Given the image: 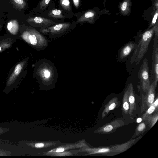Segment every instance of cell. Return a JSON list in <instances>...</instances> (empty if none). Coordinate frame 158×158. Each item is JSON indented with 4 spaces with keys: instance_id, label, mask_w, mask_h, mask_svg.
<instances>
[{
    "instance_id": "12",
    "label": "cell",
    "mask_w": 158,
    "mask_h": 158,
    "mask_svg": "<svg viewBox=\"0 0 158 158\" xmlns=\"http://www.w3.org/2000/svg\"><path fill=\"white\" fill-rule=\"evenodd\" d=\"M88 154H97L106 156H114L118 154L117 152L110 146L101 147L88 149Z\"/></svg>"
},
{
    "instance_id": "27",
    "label": "cell",
    "mask_w": 158,
    "mask_h": 158,
    "mask_svg": "<svg viewBox=\"0 0 158 158\" xmlns=\"http://www.w3.org/2000/svg\"><path fill=\"white\" fill-rule=\"evenodd\" d=\"M11 153L8 151L0 150V156H10Z\"/></svg>"
},
{
    "instance_id": "18",
    "label": "cell",
    "mask_w": 158,
    "mask_h": 158,
    "mask_svg": "<svg viewBox=\"0 0 158 158\" xmlns=\"http://www.w3.org/2000/svg\"><path fill=\"white\" fill-rule=\"evenodd\" d=\"M148 129H149V127L148 123L145 120H142V122L137 126L134 135L130 139H133L142 135L148 130Z\"/></svg>"
},
{
    "instance_id": "9",
    "label": "cell",
    "mask_w": 158,
    "mask_h": 158,
    "mask_svg": "<svg viewBox=\"0 0 158 158\" xmlns=\"http://www.w3.org/2000/svg\"><path fill=\"white\" fill-rule=\"evenodd\" d=\"M26 21L31 27H39L40 28H46L59 23L47 18L39 16L30 17Z\"/></svg>"
},
{
    "instance_id": "14",
    "label": "cell",
    "mask_w": 158,
    "mask_h": 158,
    "mask_svg": "<svg viewBox=\"0 0 158 158\" xmlns=\"http://www.w3.org/2000/svg\"><path fill=\"white\" fill-rule=\"evenodd\" d=\"M120 102L118 98L114 97L110 100L104 106L102 114V119L104 118L111 110L119 107Z\"/></svg>"
},
{
    "instance_id": "19",
    "label": "cell",
    "mask_w": 158,
    "mask_h": 158,
    "mask_svg": "<svg viewBox=\"0 0 158 158\" xmlns=\"http://www.w3.org/2000/svg\"><path fill=\"white\" fill-rule=\"evenodd\" d=\"M48 17L56 19H64L68 18V13L63 10L54 8L49 10L47 13Z\"/></svg>"
},
{
    "instance_id": "4",
    "label": "cell",
    "mask_w": 158,
    "mask_h": 158,
    "mask_svg": "<svg viewBox=\"0 0 158 158\" xmlns=\"http://www.w3.org/2000/svg\"><path fill=\"white\" fill-rule=\"evenodd\" d=\"M77 24L76 22L58 23L46 28H40V32L43 35L47 36L50 39L61 37L71 31Z\"/></svg>"
},
{
    "instance_id": "7",
    "label": "cell",
    "mask_w": 158,
    "mask_h": 158,
    "mask_svg": "<svg viewBox=\"0 0 158 158\" xmlns=\"http://www.w3.org/2000/svg\"><path fill=\"white\" fill-rule=\"evenodd\" d=\"M138 77L140 80L138 87L147 93L151 85L149 75V67L147 59L145 58L138 72Z\"/></svg>"
},
{
    "instance_id": "15",
    "label": "cell",
    "mask_w": 158,
    "mask_h": 158,
    "mask_svg": "<svg viewBox=\"0 0 158 158\" xmlns=\"http://www.w3.org/2000/svg\"><path fill=\"white\" fill-rule=\"evenodd\" d=\"M17 37L5 36L0 38V53L10 48L16 41Z\"/></svg>"
},
{
    "instance_id": "24",
    "label": "cell",
    "mask_w": 158,
    "mask_h": 158,
    "mask_svg": "<svg viewBox=\"0 0 158 158\" xmlns=\"http://www.w3.org/2000/svg\"><path fill=\"white\" fill-rule=\"evenodd\" d=\"M10 2L17 9L21 10L26 6V2L24 0H10Z\"/></svg>"
},
{
    "instance_id": "17",
    "label": "cell",
    "mask_w": 158,
    "mask_h": 158,
    "mask_svg": "<svg viewBox=\"0 0 158 158\" xmlns=\"http://www.w3.org/2000/svg\"><path fill=\"white\" fill-rule=\"evenodd\" d=\"M136 45V43L131 41L126 44L120 52L119 58L123 59L127 57L134 50Z\"/></svg>"
},
{
    "instance_id": "34",
    "label": "cell",
    "mask_w": 158,
    "mask_h": 158,
    "mask_svg": "<svg viewBox=\"0 0 158 158\" xmlns=\"http://www.w3.org/2000/svg\"><path fill=\"white\" fill-rule=\"evenodd\" d=\"M35 146L38 148H42L44 146V144L43 143H37L35 144Z\"/></svg>"
},
{
    "instance_id": "13",
    "label": "cell",
    "mask_w": 158,
    "mask_h": 158,
    "mask_svg": "<svg viewBox=\"0 0 158 158\" xmlns=\"http://www.w3.org/2000/svg\"><path fill=\"white\" fill-rule=\"evenodd\" d=\"M142 137V136L140 135L137 138L130 139L125 143L119 144L112 145L110 146L117 152L118 154L128 149L138 141Z\"/></svg>"
},
{
    "instance_id": "28",
    "label": "cell",
    "mask_w": 158,
    "mask_h": 158,
    "mask_svg": "<svg viewBox=\"0 0 158 158\" xmlns=\"http://www.w3.org/2000/svg\"><path fill=\"white\" fill-rule=\"evenodd\" d=\"M128 5V2L126 1L124 2L122 4L121 7V10L123 12H124L125 11L127 8Z\"/></svg>"
},
{
    "instance_id": "5",
    "label": "cell",
    "mask_w": 158,
    "mask_h": 158,
    "mask_svg": "<svg viewBox=\"0 0 158 158\" xmlns=\"http://www.w3.org/2000/svg\"><path fill=\"white\" fill-rule=\"evenodd\" d=\"M27 57L18 62L14 67L12 72L7 78L4 92L7 94L15 86L17 81L25 73V69L28 61Z\"/></svg>"
},
{
    "instance_id": "1",
    "label": "cell",
    "mask_w": 158,
    "mask_h": 158,
    "mask_svg": "<svg viewBox=\"0 0 158 158\" xmlns=\"http://www.w3.org/2000/svg\"><path fill=\"white\" fill-rule=\"evenodd\" d=\"M33 76L40 86L48 87L55 85L58 75L53 63L47 59H41L35 64Z\"/></svg>"
},
{
    "instance_id": "11",
    "label": "cell",
    "mask_w": 158,
    "mask_h": 158,
    "mask_svg": "<svg viewBox=\"0 0 158 158\" xmlns=\"http://www.w3.org/2000/svg\"><path fill=\"white\" fill-rule=\"evenodd\" d=\"M96 13L93 10H89L81 12L76 15L77 24L79 23L82 24L85 22H87L90 23H93L94 22Z\"/></svg>"
},
{
    "instance_id": "2",
    "label": "cell",
    "mask_w": 158,
    "mask_h": 158,
    "mask_svg": "<svg viewBox=\"0 0 158 158\" xmlns=\"http://www.w3.org/2000/svg\"><path fill=\"white\" fill-rule=\"evenodd\" d=\"M19 38L37 51H42L48 47L49 40L35 28L25 26L21 28Z\"/></svg>"
},
{
    "instance_id": "30",
    "label": "cell",
    "mask_w": 158,
    "mask_h": 158,
    "mask_svg": "<svg viewBox=\"0 0 158 158\" xmlns=\"http://www.w3.org/2000/svg\"><path fill=\"white\" fill-rule=\"evenodd\" d=\"M9 130L10 129L8 128H4L0 127V135L4 134Z\"/></svg>"
},
{
    "instance_id": "33",
    "label": "cell",
    "mask_w": 158,
    "mask_h": 158,
    "mask_svg": "<svg viewBox=\"0 0 158 158\" xmlns=\"http://www.w3.org/2000/svg\"><path fill=\"white\" fill-rule=\"evenodd\" d=\"M64 150V149L63 148L60 147L57 148L56 151V152H61Z\"/></svg>"
},
{
    "instance_id": "26",
    "label": "cell",
    "mask_w": 158,
    "mask_h": 158,
    "mask_svg": "<svg viewBox=\"0 0 158 158\" xmlns=\"http://www.w3.org/2000/svg\"><path fill=\"white\" fill-rule=\"evenodd\" d=\"M51 0H41L40 3V9L42 10H44L48 6Z\"/></svg>"
},
{
    "instance_id": "10",
    "label": "cell",
    "mask_w": 158,
    "mask_h": 158,
    "mask_svg": "<svg viewBox=\"0 0 158 158\" xmlns=\"http://www.w3.org/2000/svg\"><path fill=\"white\" fill-rule=\"evenodd\" d=\"M129 116L130 118L133 119L135 116L136 115L137 111L138 109L137 100L136 99V94L135 92L133 85L132 83L129 84Z\"/></svg>"
},
{
    "instance_id": "6",
    "label": "cell",
    "mask_w": 158,
    "mask_h": 158,
    "mask_svg": "<svg viewBox=\"0 0 158 158\" xmlns=\"http://www.w3.org/2000/svg\"><path fill=\"white\" fill-rule=\"evenodd\" d=\"M134 119L123 117L118 118L96 129L94 132L100 134H108L116 131L121 127L135 122Z\"/></svg>"
},
{
    "instance_id": "35",
    "label": "cell",
    "mask_w": 158,
    "mask_h": 158,
    "mask_svg": "<svg viewBox=\"0 0 158 158\" xmlns=\"http://www.w3.org/2000/svg\"><path fill=\"white\" fill-rule=\"evenodd\" d=\"M142 120V118H139L137 119L136 121L139 123Z\"/></svg>"
},
{
    "instance_id": "29",
    "label": "cell",
    "mask_w": 158,
    "mask_h": 158,
    "mask_svg": "<svg viewBox=\"0 0 158 158\" xmlns=\"http://www.w3.org/2000/svg\"><path fill=\"white\" fill-rule=\"evenodd\" d=\"M72 0L75 8L77 9H78L79 7L81 4V0Z\"/></svg>"
},
{
    "instance_id": "21",
    "label": "cell",
    "mask_w": 158,
    "mask_h": 158,
    "mask_svg": "<svg viewBox=\"0 0 158 158\" xmlns=\"http://www.w3.org/2000/svg\"><path fill=\"white\" fill-rule=\"evenodd\" d=\"M7 28L11 35L17 36L19 31V26L17 21L13 19L10 21L7 24Z\"/></svg>"
},
{
    "instance_id": "36",
    "label": "cell",
    "mask_w": 158,
    "mask_h": 158,
    "mask_svg": "<svg viewBox=\"0 0 158 158\" xmlns=\"http://www.w3.org/2000/svg\"><path fill=\"white\" fill-rule=\"evenodd\" d=\"M2 25H0V31L1 30L2 28Z\"/></svg>"
},
{
    "instance_id": "3",
    "label": "cell",
    "mask_w": 158,
    "mask_h": 158,
    "mask_svg": "<svg viewBox=\"0 0 158 158\" xmlns=\"http://www.w3.org/2000/svg\"><path fill=\"white\" fill-rule=\"evenodd\" d=\"M154 28L148 30L141 35L138 43L136 44L130 60L131 64L138 65L148 50L150 43L154 33Z\"/></svg>"
},
{
    "instance_id": "22",
    "label": "cell",
    "mask_w": 158,
    "mask_h": 158,
    "mask_svg": "<svg viewBox=\"0 0 158 158\" xmlns=\"http://www.w3.org/2000/svg\"><path fill=\"white\" fill-rule=\"evenodd\" d=\"M158 119V111L152 114L147 116L143 120L146 121L148 123L149 129H151L156 123Z\"/></svg>"
},
{
    "instance_id": "25",
    "label": "cell",
    "mask_w": 158,
    "mask_h": 158,
    "mask_svg": "<svg viewBox=\"0 0 158 158\" xmlns=\"http://www.w3.org/2000/svg\"><path fill=\"white\" fill-rule=\"evenodd\" d=\"M156 111H156L155 106L152 104L146 110L143 114L141 118L142 120H144L147 116L151 114L154 112Z\"/></svg>"
},
{
    "instance_id": "32",
    "label": "cell",
    "mask_w": 158,
    "mask_h": 158,
    "mask_svg": "<svg viewBox=\"0 0 158 158\" xmlns=\"http://www.w3.org/2000/svg\"><path fill=\"white\" fill-rule=\"evenodd\" d=\"M158 16V13L156 12L155 14L152 21V24L154 25L156 23Z\"/></svg>"
},
{
    "instance_id": "23",
    "label": "cell",
    "mask_w": 158,
    "mask_h": 158,
    "mask_svg": "<svg viewBox=\"0 0 158 158\" xmlns=\"http://www.w3.org/2000/svg\"><path fill=\"white\" fill-rule=\"evenodd\" d=\"M61 8L67 13H72V9L69 0H59Z\"/></svg>"
},
{
    "instance_id": "8",
    "label": "cell",
    "mask_w": 158,
    "mask_h": 158,
    "mask_svg": "<svg viewBox=\"0 0 158 158\" xmlns=\"http://www.w3.org/2000/svg\"><path fill=\"white\" fill-rule=\"evenodd\" d=\"M152 53V64L150 79L156 88L158 81V36H155Z\"/></svg>"
},
{
    "instance_id": "31",
    "label": "cell",
    "mask_w": 158,
    "mask_h": 158,
    "mask_svg": "<svg viewBox=\"0 0 158 158\" xmlns=\"http://www.w3.org/2000/svg\"><path fill=\"white\" fill-rule=\"evenodd\" d=\"M152 104L155 106L156 111H158V98L157 95L155 101H154Z\"/></svg>"
},
{
    "instance_id": "20",
    "label": "cell",
    "mask_w": 158,
    "mask_h": 158,
    "mask_svg": "<svg viewBox=\"0 0 158 158\" xmlns=\"http://www.w3.org/2000/svg\"><path fill=\"white\" fill-rule=\"evenodd\" d=\"M155 88L153 83L151 84L149 89L146 94L145 100L148 108L152 105L154 101Z\"/></svg>"
},
{
    "instance_id": "16",
    "label": "cell",
    "mask_w": 158,
    "mask_h": 158,
    "mask_svg": "<svg viewBox=\"0 0 158 158\" xmlns=\"http://www.w3.org/2000/svg\"><path fill=\"white\" fill-rule=\"evenodd\" d=\"M129 85L126 88L124 92L122 105V113L123 117L130 118L129 116Z\"/></svg>"
}]
</instances>
